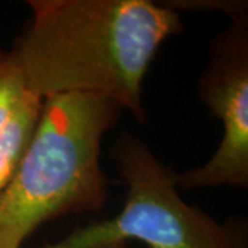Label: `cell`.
<instances>
[{"instance_id":"cell-1","label":"cell","mask_w":248,"mask_h":248,"mask_svg":"<svg viewBox=\"0 0 248 248\" xmlns=\"http://www.w3.org/2000/svg\"><path fill=\"white\" fill-rule=\"evenodd\" d=\"M32 19L13 50L32 93L110 98L145 122L143 80L178 11L151 0H31Z\"/></svg>"},{"instance_id":"cell-2","label":"cell","mask_w":248,"mask_h":248,"mask_svg":"<svg viewBox=\"0 0 248 248\" xmlns=\"http://www.w3.org/2000/svg\"><path fill=\"white\" fill-rule=\"evenodd\" d=\"M122 110L95 94L45 98L27 151L0 193V248H21L42 223L105 205L101 143Z\"/></svg>"},{"instance_id":"cell-3","label":"cell","mask_w":248,"mask_h":248,"mask_svg":"<svg viewBox=\"0 0 248 248\" xmlns=\"http://www.w3.org/2000/svg\"><path fill=\"white\" fill-rule=\"evenodd\" d=\"M112 156L128 186L116 217L76 228L39 248H124L128 240L148 248H248L247 222H218L179 196L177 172L163 164L145 142L123 133Z\"/></svg>"},{"instance_id":"cell-4","label":"cell","mask_w":248,"mask_h":248,"mask_svg":"<svg viewBox=\"0 0 248 248\" xmlns=\"http://www.w3.org/2000/svg\"><path fill=\"white\" fill-rule=\"evenodd\" d=\"M197 94L222 123L219 146L203 166L177 172L182 189L248 186V21H231L211 39Z\"/></svg>"},{"instance_id":"cell-5","label":"cell","mask_w":248,"mask_h":248,"mask_svg":"<svg viewBox=\"0 0 248 248\" xmlns=\"http://www.w3.org/2000/svg\"><path fill=\"white\" fill-rule=\"evenodd\" d=\"M45 99L33 95L0 135V193L13 178L39 120Z\"/></svg>"},{"instance_id":"cell-6","label":"cell","mask_w":248,"mask_h":248,"mask_svg":"<svg viewBox=\"0 0 248 248\" xmlns=\"http://www.w3.org/2000/svg\"><path fill=\"white\" fill-rule=\"evenodd\" d=\"M33 95L16 51L0 48V135Z\"/></svg>"}]
</instances>
